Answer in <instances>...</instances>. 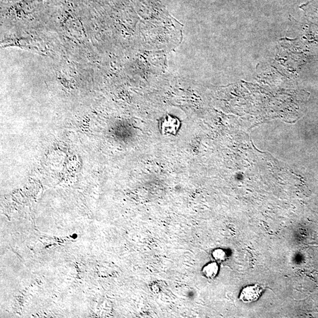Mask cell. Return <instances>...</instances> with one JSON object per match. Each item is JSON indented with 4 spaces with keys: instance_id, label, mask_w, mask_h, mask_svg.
<instances>
[{
    "instance_id": "cell-1",
    "label": "cell",
    "mask_w": 318,
    "mask_h": 318,
    "mask_svg": "<svg viewBox=\"0 0 318 318\" xmlns=\"http://www.w3.org/2000/svg\"><path fill=\"white\" fill-rule=\"evenodd\" d=\"M262 291L263 287L258 284L246 286L241 290L239 299L244 303L255 302L258 300Z\"/></svg>"
},
{
    "instance_id": "cell-2",
    "label": "cell",
    "mask_w": 318,
    "mask_h": 318,
    "mask_svg": "<svg viewBox=\"0 0 318 318\" xmlns=\"http://www.w3.org/2000/svg\"><path fill=\"white\" fill-rule=\"evenodd\" d=\"M219 267L218 263L216 262H210L203 268L201 273L207 279H212L218 274Z\"/></svg>"
},
{
    "instance_id": "cell-3",
    "label": "cell",
    "mask_w": 318,
    "mask_h": 318,
    "mask_svg": "<svg viewBox=\"0 0 318 318\" xmlns=\"http://www.w3.org/2000/svg\"><path fill=\"white\" fill-rule=\"evenodd\" d=\"M161 130L164 134H172L178 130L179 125L176 120L172 118H167L162 122Z\"/></svg>"
},
{
    "instance_id": "cell-4",
    "label": "cell",
    "mask_w": 318,
    "mask_h": 318,
    "mask_svg": "<svg viewBox=\"0 0 318 318\" xmlns=\"http://www.w3.org/2000/svg\"><path fill=\"white\" fill-rule=\"evenodd\" d=\"M212 258L215 262L222 263L225 262L228 258L227 253L224 249L221 248L216 249L212 253Z\"/></svg>"
}]
</instances>
